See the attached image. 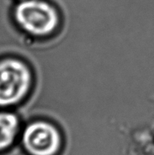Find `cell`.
Wrapping results in <instances>:
<instances>
[{
	"instance_id": "7a4b0ae2",
	"label": "cell",
	"mask_w": 154,
	"mask_h": 155,
	"mask_svg": "<svg viewBox=\"0 0 154 155\" xmlns=\"http://www.w3.org/2000/svg\"><path fill=\"white\" fill-rule=\"evenodd\" d=\"M28 67L16 59L0 61V107L18 104L26 96L31 85Z\"/></svg>"
},
{
	"instance_id": "6da1fadb",
	"label": "cell",
	"mask_w": 154,
	"mask_h": 155,
	"mask_svg": "<svg viewBox=\"0 0 154 155\" xmlns=\"http://www.w3.org/2000/svg\"><path fill=\"white\" fill-rule=\"evenodd\" d=\"M15 18L23 30L38 37H46L57 28L60 17L51 4L40 0H25L15 8Z\"/></svg>"
},
{
	"instance_id": "3957f363",
	"label": "cell",
	"mask_w": 154,
	"mask_h": 155,
	"mask_svg": "<svg viewBox=\"0 0 154 155\" xmlns=\"http://www.w3.org/2000/svg\"><path fill=\"white\" fill-rule=\"evenodd\" d=\"M19 140L29 155H56L61 143L56 126L41 120H35L22 127Z\"/></svg>"
},
{
	"instance_id": "277c9868",
	"label": "cell",
	"mask_w": 154,
	"mask_h": 155,
	"mask_svg": "<svg viewBox=\"0 0 154 155\" xmlns=\"http://www.w3.org/2000/svg\"><path fill=\"white\" fill-rule=\"evenodd\" d=\"M22 124L18 114L0 110V153L5 152L18 140Z\"/></svg>"
}]
</instances>
